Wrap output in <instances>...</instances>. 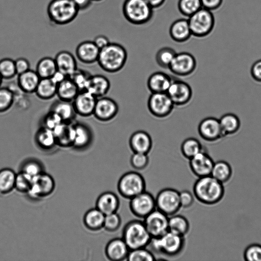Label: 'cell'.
<instances>
[{"mask_svg":"<svg viewBox=\"0 0 261 261\" xmlns=\"http://www.w3.org/2000/svg\"><path fill=\"white\" fill-rule=\"evenodd\" d=\"M224 192L223 184L211 175L198 177L193 186L194 197L206 205L218 203L223 198Z\"/></svg>","mask_w":261,"mask_h":261,"instance_id":"cell-1","label":"cell"},{"mask_svg":"<svg viewBox=\"0 0 261 261\" xmlns=\"http://www.w3.org/2000/svg\"><path fill=\"white\" fill-rule=\"evenodd\" d=\"M127 58V51L123 46L117 43L110 42L100 49L97 62L104 71L115 73L122 69Z\"/></svg>","mask_w":261,"mask_h":261,"instance_id":"cell-2","label":"cell"},{"mask_svg":"<svg viewBox=\"0 0 261 261\" xmlns=\"http://www.w3.org/2000/svg\"><path fill=\"white\" fill-rule=\"evenodd\" d=\"M79 10L72 0H51L47 7V13L51 23L63 25L72 22Z\"/></svg>","mask_w":261,"mask_h":261,"instance_id":"cell-3","label":"cell"},{"mask_svg":"<svg viewBox=\"0 0 261 261\" xmlns=\"http://www.w3.org/2000/svg\"><path fill=\"white\" fill-rule=\"evenodd\" d=\"M184 245V237L169 231L161 237L151 238L148 245L154 252L170 257L179 254Z\"/></svg>","mask_w":261,"mask_h":261,"instance_id":"cell-4","label":"cell"},{"mask_svg":"<svg viewBox=\"0 0 261 261\" xmlns=\"http://www.w3.org/2000/svg\"><path fill=\"white\" fill-rule=\"evenodd\" d=\"M122 13L128 22L139 25L150 21L153 17V9L146 0H124Z\"/></svg>","mask_w":261,"mask_h":261,"instance_id":"cell-5","label":"cell"},{"mask_svg":"<svg viewBox=\"0 0 261 261\" xmlns=\"http://www.w3.org/2000/svg\"><path fill=\"white\" fill-rule=\"evenodd\" d=\"M122 238L129 250H133L146 247L151 237L143 221L134 220L128 222L124 227Z\"/></svg>","mask_w":261,"mask_h":261,"instance_id":"cell-6","label":"cell"},{"mask_svg":"<svg viewBox=\"0 0 261 261\" xmlns=\"http://www.w3.org/2000/svg\"><path fill=\"white\" fill-rule=\"evenodd\" d=\"M188 18L192 35L203 38L208 35L215 25V18L211 11L201 8Z\"/></svg>","mask_w":261,"mask_h":261,"instance_id":"cell-7","label":"cell"},{"mask_svg":"<svg viewBox=\"0 0 261 261\" xmlns=\"http://www.w3.org/2000/svg\"><path fill=\"white\" fill-rule=\"evenodd\" d=\"M146 182L139 172L129 171L123 174L117 183V190L123 197L130 199L145 190Z\"/></svg>","mask_w":261,"mask_h":261,"instance_id":"cell-8","label":"cell"},{"mask_svg":"<svg viewBox=\"0 0 261 261\" xmlns=\"http://www.w3.org/2000/svg\"><path fill=\"white\" fill-rule=\"evenodd\" d=\"M179 192L173 188H165L158 193L155 199L156 208L169 217L176 213L181 208Z\"/></svg>","mask_w":261,"mask_h":261,"instance_id":"cell-9","label":"cell"},{"mask_svg":"<svg viewBox=\"0 0 261 261\" xmlns=\"http://www.w3.org/2000/svg\"><path fill=\"white\" fill-rule=\"evenodd\" d=\"M174 106L167 93H151L147 101V107L151 114L160 118L169 116Z\"/></svg>","mask_w":261,"mask_h":261,"instance_id":"cell-10","label":"cell"},{"mask_svg":"<svg viewBox=\"0 0 261 261\" xmlns=\"http://www.w3.org/2000/svg\"><path fill=\"white\" fill-rule=\"evenodd\" d=\"M129 206L133 215L143 219L156 209L155 199L151 193L145 190L129 199Z\"/></svg>","mask_w":261,"mask_h":261,"instance_id":"cell-11","label":"cell"},{"mask_svg":"<svg viewBox=\"0 0 261 261\" xmlns=\"http://www.w3.org/2000/svg\"><path fill=\"white\" fill-rule=\"evenodd\" d=\"M168 216L156 208L145 217L143 221L151 238H155L168 231Z\"/></svg>","mask_w":261,"mask_h":261,"instance_id":"cell-12","label":"cell"},{"mask_svg":"<svg viewBox=\"0 0 261 261\" xmlns=\"http://www.w3.org/2000/svg\"><path fill=\"white\" fill-rule=\"evenodd\" d=\"M195 57L188 52L176 53L168 69L178 76H188L192 74L196 68Z\"/></svg>","mask_w":261,"mask_h":261,"instance_id":"cell-13","label":"cell"},{"mask_svg":"<svg viewBox=\"0 0 261 261\" xmlns=\"http://www.w3.org/2000/svg\"><path fill=\"white\" fill-rule=\"evenodd\" d=\"M55 184L53 178L44 172L33 178L31 187L27 193L34 199L49 195L54 191Z\"/></svg>","mask_w":261,"mask_h":261,"instance_id":"cell-14","label":"cell"},{"mask_svg":"<svg viewBox=\"0 0 261 261\" xmlns=\"http://www.w3.org/2000/svg\"><path fill=\"white\" fill-rule=\"evenodd\" d=\"M175 106H181L190 102L192 97V90L187 83L180 80L172 79L167 91Z\"/></svg>","mask_w":261,"mask_h":261,"instance_id":"cell-15","label":"cell"},{"mask_svg":"<svg viewBox=\"0 0 261 261\" xmlns=\"http://www.w3.org/2000/svg\"><path fill=\"white\" fill-rule=\"evenodd\" d=\"M198 132L201 138L210 142L218 141L224 137L219 119L214 117L202 119L198 124Z\"/></svg>","mask_w":261,"mask_h":261,"instance_id":"cell-16","label":"cell"},{"mask_svg":"<svg viewBox=\"0 0 261 261\" xmlns=\"http://www.w3.org/2000/svg\"><path fill=\"white\" fill-rule=\"evenodd\" d=\"M119 107L112 98L102 96L97 99L93 115L98 120L108 122L117 115Z\"/></svg>","mask_w":261,"mask_h":261,"instance_id":"cell-17","label":"cell"},{"mask_svg":"<svg viewBox=\"0 0 261 261\" xmlns=\"http://www.w3.org/2000/svg\"><path fill=\"white\" fill-rule=\"evenodd\" d=\"M189 160L190 168L196 176L211 175L214 162L206 152L203 150Z\"/></svg>","mask_w":261,"mask_h":261,"instance_id":"cell-18","label":"cell"},{"mask_svg":"<svg viewBox=\"0 0 261 261\" xmlns=\"http://www.w3.org/2000/svg\"><path fill=\"white\" fill-rule=\"evenodd\" d=\"M97 99L86 90L80 91L72 101L76 114L83 117L93 115Z\"/></svg>","mask_w":261,"mask_h":261,"instance_id":"cell-19","label":"cell"},{"mask_svg":"<svg viewBox=\"0 0 261 261\" xmlns=\"http://www.w3.org/2000/svg\"><path fill=\"white\" fill-rule=\"evenodd\" d=\"M129 249L123 239L119 238L110 240L105 248V254L112 261L126 260Z\"/></svg>","mask_w":261,"mask_h":261,"instance_id":"cell-20","label":"cell"},{"mask_svg":"<svg viewBox=\"0 0 261 261\" xmlns=\"http://www.w3.org/2000/svg\"><path fill=\"white\" fill-rule=\"evenodd\" d=\"M73 140L72 147L83 149L89 146L93 140L90 127L82 122L73 123Z\"/></svg>","mask_w":261,"mask_h":261,"instance_id":"cell-21","label":"cell"},{"mask_svg":"<svg viewBox=\"0 0 261 261\" xmlns=\"http://www.w3.org/2000/svg\"><path fill=\"white\" fill-rule=\"evenodd\" d=\"M129 145L133 152L148 154L151 149L152 141L148 133L140 130L132 134L129 139Z\"/></svg>","mask_w":261,"mask_h":261,"instance_id":"cell-22","label":"cell"},{"mask_svg":"<svg viewBox=\"0 0 261 261\" xmlns=\"http://www.w3.org/2000/svg\"><path fill=\"white\" fill-rule=\"evenodd\" d=\"M100 49L92 41H85L80 43L75 50L77 58L82 63L92 64L97 62Z\"/></svg>","mask_w":261,"mask_h":261,"instance_id":"cell-23","label":"cell"},{"mask_svg":"<svg viewBox=\"0 0 261 261\" xmlns=\"http://www.w3.org/2000/svg\"><path fill=\"white\" fill-rule=\"evenodd\" d=\"M171 38L176 42L183 43L192 36L188 18H179L173 21L169 30Z\"/></svg>","mask_w":261,"mask_h":261,"instance_id":"cell-24","label":"cell"},{"mask_svg":"<svg viewBox=\"0 0 261 261\" xmlns=\"http://www.w3.org/2000/svg\"><path fill=\"white\" fill-rule=\"evenodd\" d=\"M110 86V82L105 76L101 74L91 75L85 90L98 98L105 96L109 92Z\"/></svg>","mask_w":261,"mask_h":261,"instance_id":"cell-25","label":"cell"},{"mask_svg":"<svg viewBox=\"0 0 261 261\" xmlns=\"http://www.w3.org/2000/svg\"><path fill=\"white\" fill-rule=\"evenodd\" d=\"M57 145L72 147L73 140V122H62L53 129Z\"/></svg>","mask_w":261,"mask_h":261,"instance_id":"cell-26","label":"cell"},{"mask_svg":"<svg viewBox=\"0 0 261 261\" xmlns=\"http://www.w3.org/2000/svg\"><path fill=\"white\" fill-rule=\"evenodd\" d=\"M172 80L168 74L163 72H155L149 76L147 86L151 93H166Z\"/></svg>","mask_w":261,"mask_h":261,"instance_id":"cell-27","label":"cell"},{"mask_svg":"<svg viewBox=\"0 0 261 261\" xmlns=\"http://www.w3.org/2000/svg\"><path fill=\"white\" fill-rule=\"evenodd\" d=\"M120 204L117 195L112 192H105L98 197L96 207L105 215L117 212Z\"/></svg>","mask_w":261,"mask_h":261,"instance_id":"cell-28","label":"cell"},{"mask_svg":"<svg viewBox=\"0 0 261 261\" xmlns=\"http://www.w3.org/2000/svg\"><path fill=\"white\" fill-rule=\"evenodd\" d=\"M57 69L67 76L71 75L77 69V63L74 56L67 51L59 52L55 58Z\"/></svg>","mask_w":261,"mask_h":261,"instance_id":"cell-29","label":"cell"},{"mask_svg":"<svg viewBox=\"0 0 261 261\" xmlns=\"http://www.w3.org/2000/svg\"><path fill=\"white\" fill-rule=\"evenodd\" d=\"M41 78L36 71L31 69L18 75L17 85L24 93H35Z\"/></svg>","mask_w":261,"mask_h":261,"instance_id":"cell-30","label":"cell"},{"mask_svg":"<svg viewBox=\"0 0 261 261\" xmlns=\"http://www.w3.org/2000/svg\"><path fill=\"white\" fill-rule=\"evenodd\" d=\"M50 110L56 113L65 122H73L77 115L72 101L59 99L51 105Z\"/></svg>","mask_w":261,"mask_h":261,"instance_id":"cell-31","label":"cell"},{"mask_svg":"<svg viewBox=\"0 0 261 261\" xmlns=\"http://www.w3.org/2000/svg\"><path fill=\"white\" fill-rule=\"evenodd\" d=\"M80 91L73 81L67 76L57 85L56 95L60 100L72 101Z\"/></svg>","mask_w":261,"mask_h":261,"instance_id":"cell-32","label":"cell"},{"mask_svg":"<svg viewBox=\"0 0 261 261\" xmlns=\"http://www.w3.org/2000/svg\"><path fill=\"white\" fill-rule=\"evenodd\" d=\"M36 143L44 150H49L57 145L53 130L41 126L35 136Z\"/></svg>","mask_w":261,"mask_h":261,"instance_id":"cell-33","label":"cell"},{"mask_svg":"<svg viewBox=\"0 0 261 261\" xmlns=\"http://www.w3.org/2000/svg\"><path fill=\"white\" fill-rule=\"evenodd\" d=\"M219 119L224 137L236 134L240 128V119L234 114L226 113Z\"/></svg>","mask_w":261,"mask_h":261,"instance_id":"cell-34","label":"cell"},{"mask_svg":"<svg viewBox=\"0 0 261 261\" xmlns=\"http://www.w3.org/2000/svg\"><path fill=\"white\" fill-rule=\"evenodd\" d=\"M57 84L51 78L41 79L35 93L43 100L53 98L57 94Z\"/></svg>","mask_w":261,"mask_h":261,"instance_id":"cell-35","label":"cell"},{"mask_svg":"<svg viewBox=\"0 0 261 261\" xmlns=\"http://www.w3.org/2000/svg\"><path fill=\"white\" fill-rule=\"evenodd\" d=\"M105 215L96 207L89 210L85 215L84 222L89 229L97 231L103 228Z\"/></svg>","mask_w":261,"mask_h":261,"instance_id":"cell-36","label":"cell"},{"mask_svg":"<svg viewBox=\"0 0 261 261\" xmlns=\"http://www.w3.org/2000/svg\"><path fill=\"white\" fill-rule=\"evenodd\" d=\"M189 229V221L184 216L175 214L169 217L168 231L184 237Z\"/></svg>","mask_w":261,"mask_h":261,"instance_id":"cell-37","label":"cell"},{"mask_svg":"<svg viewBox=\"0 0 261 261\" xmlns=\"http://www.w3.org/2000/svg\"><path fill=\"white\" fill-rule=\"evenodd\" d=\"M232 169L230 164L224 161L214 162L211 175L216 179L224 184L231 177Z\"/></svg>","mask_w":261,"mask_h":261,"instance_id":"cell-38","label":"cell"},{"mask_svg":"<svg viewBox=\"0 0 261 261\" xmlns=\"http://www.w3.org/2000/svg\"><path fill=\"white\" fill-rule=\"evenodd\" d=\"M16 174L9 168L0 170V194L6 195L15 189Z\"/></svg>","mask_w":261,"mask_h":261,"instance_id":"cell-39","label":"cell"},{"mask_svg":"<svg viewBox=\"0 0 261 261\" xmlns=\"http://www.w3.org/2000/svg\"><path fill=\"white\" fill-rule=\"evenodd\" d=\"M57 70L55 59L46 57L38 61L36 71L41 79L50 78Z\"/></svg>","mask_w":261,"mask_h":261,"instance_id":"cell-40","label":"cell"},{"mask_svg":"<svg viewBox=\"0 0 261 261\" xmlns=\"http://www.w3.org/2000/svg\"><path fill=\"white\" fill-rule=\"evenodd\" d=\"M203 150L200 142L196 138L192 137L186 139L180 146L182 154L189 160Z\"/></svg>","mask_w":261,"mask_h":261,"instance_id":"cell-41","label":"cell"},{"mask_svg":"<svg viewBox=\"0 0 261 261\" xmlns=\"http://www.w3.org/2000/svg\"><path fill=\"white\" fill-rule=\"evenodd\" d=\"M176 54L175 50L171 47H162L155 55L156 62L161 67L168 69Z\"/></svg>","mask_w":261,"mask_h":261,"instance_id":"cell-42","label":"cell"},{"mask_svg":"<svg viewBox=\"0 0 261 261\" xmlns=\"http://www.w3.org/2000/svg\"><path fill=\"white\" fill-rule=\"evenodd\" d=\"M202 8L200 0H178L177 8L185 17L188 18Z\"/></svg>","mask_w":261,"mask_h":261,"instance_id":"cell-43","label":"cell"},{"mask_svg":"<svg viewBox=\"0 0 261 261\" xmlns=\"http://www.w3.org/2000/svg\"><path fill=\"white\" fill-rule=\"evenodd\" d=\"M153 254L146 247L129 250L126 260L129 261L155 260Z\"/></svg>","mask_w":261,"mask_h":261,"instance_id":"cell-44","label":"cell"},{"mask_svg":"<svg viewBox=\"0 0 261 261\" xmlns=\"http://www.w3.org/2000/svg\"><path fill=\"white\" fill-rule=\"evenodd\" d=\"M14 100L13 92L9 88L0 87V113L8 111L12 107Z\"/></svg>","mask_w":261,"mask_h":261,"instance_id":"cell-45","label":"cell"},{"mask_svg":"<svg viewBox=\"0 0 261 261\" xmlns=\"http://www.w3.org/2000/svg\"><path fill=\"white\" fill-rule=\"evenodd\" d=\"M0 74L3 79H11L16 74L15 61L10 58L0 60Z\"/></svg>","mask_w":261,"mask_h":261,"instance_id":"cell-46","label":"cell"},{"mask_svg":"<svg viewBox=\"0 0 261 261\" xmlns=\"http://www.w3.org/2000/svg\"><path fill=\"white\" fill-rule=\"evenodd\" d=\"M32 180V177L21 171L16 174L15 189L20 192L27 193L31 187Z\"/></svg>","mask_w":261,"mask_h":261,"instance_id":"cell-47","label":"cell"},{"mask_svg":"<svg viewBox=\"0 0 261 261\" xmlns=\"http://www.w3.org/2000/svg\"><path fill=\"white\" fill-rule=\"evenodd\" d=\"M90 76L91 74L86 71L77 68L68 77L73 81L81 91L86 90Z\"/></svg>","mask_w":261,"mask_h":261,"instance_id":"cell-48","label":"cell"},{"mask_svg":"<svg viewBox=\"0 0 261 261\" xmlns=\"http://www.w3.org/2000/svg\"><path fill=\"white\" fill-rule=\"evenodd\" d=\"M121 224V217L115 212L105 215L103 228L107 231L114 232L119 228Z\"/></svg>","mask_w":261,"mask_h":261,"instance_id":"cell-49","label":"cell"},{"mask_svg":"<svg viewBox=\"0 0 261 261\" xmlns=\"http://www.w3.org/2000/svg\"><path fill=\"white\" fill-rule=\"evenodd\" d=\"M130 162L133 168L137 170H143L149 163L148 154L134 152L130 157Z\"/></svg>","mask_w":261,"mask_h":261,"instance_id":"cell-50","label":"cell"},{"mask_svg":"<svg viewBox=\"0 0 261 261\" xmlns=\"http://www.w3.org/2000/svg\"><path fill=\"white\" fill-rule=\"evenodd\" d=\"M21 171L33 178L43 172L42 165L34 160L27 161L23 165Z\"/></svg>","mask_w":261,"mask_h":261,"instance_id":"cell-51","label":"cell"},{"mask_svg":"<svg viewBox=\"0 0 261 261\" xmlns=\"http://www.w3.org/2000/svg\"><path fill=\"white\" fill-rule=\"evenodd\" d=\"M244 258L247 261H261V245L253 244L248 246L244 251Z\"/></svg>","mask_w":261,"mask_h":261,"instance_id":"cell-52","label":"cell"},{"mask_svg":"<svg viewBox=\"0 0 261 261\" xmlns=\"http://www.w3.org/2000/svg\"><path fill=\"white\" fill-rule=\"evenodd\" d=\"M62 122L64 121L59 115L50 110L44 117L42 126L53 130Z\"/></svg>","mask_w":261,"mask_h":261,"instance_id":"cell-53","label":"cell"},{"mask_svg":"<svg viewBox=\"0 0 261 261\" xmlns=\"http://www.w3.org/2000/svg\"><path fill=\"white\" fill-rule=\"evenodd\" d=\"M179 198L180 207L184 208L191 207L194 202V195L188 190L179 192Z\"/></svg>","mask_w":261,"mask_h":261,"instance_id":"cell-54","label":"cell"},{"mask_svg":"<svg viewBox=\"0 0 261 261\" xmlns=\"http://www.w3.org/2000/svg\"><path fill=\"white\" fill-rule=\"evenodd\" d=\"M15 65L17 75L30 69L29 61L23 58H19L15 60Z\"/></svg>","mask_w":261,"mask_h":261,"instance_id":"cell-55","label":"cell"},{"mask_svg":"<svg viewBox=\"0 0 261 261\" xmlns=\"http://www.w3.org/2000/svg\"><path fill=\"white\" fill-rule=\"evenodd\" d=\"M250 73L255 81L261 83V59L255 61L253 64Z\"/></svg>","mask_w":261,"mask_h":261,"instance_id":"cell-56","label":"cell"},{"mask_svg":"<svg viewBox=\"0 0 261 261\" xmlns=\"http://www.w3.org/2000/svg\"><path fill=\"white\" fill-rule=\"evenodd\" d=\"M200 2L202 8L212 11L221 6L223 0H200Z\"/></svg>","mask_w":261,"mask_h":261,"instance_id":"cell-57","label":"cell"},{"mask_svg":"<svg viewBox=\"0 0 261 261\" xmlns=\"http://www.w3.org/2000/svg\"><path fill=\"white\" fill-rule=\"evenodd\" d=\"M93 41L100 49L105 47L110 43L109 38L103 35L96 36Z\"/></svg>","mask_w":261,"mask_h":261,"instance_id":"cell-58","label":"cell"},{"mask_svg":"<svg viewBox=\"0 0 261 261\" xmlns=\"http://www.w3.org/2000/svg\"><path fill=\"white\" fill-rule=\"evenodd\" d=\"M79 11H84L89 9L92 5V0H72Z\"/></svg>","mask_w":261,"mask_h":261,"instance_id":"cell-59","label":"cell"},{"mask_svg":"<svg viewBox=\"0 0 261 261\" xmlns=\"http://www.w3.org/2000/svg\"><path fill=\"white\" fill-rule=\"evenodd\" d=\"M67 77L64 73L57 70L50 78L58 85Z\"/></svg>","mask_w":261,"mask_h":261,"instance_id":"cell-60","label":"cell"},{"mask_svg":"<svg viewBox=\"0 0 261 261\" xmlns=\"http://www.w3.org/2000/svg\"><path fill=\"white\" fill-rule=\"evenodd\" d=\"M150 7L153 9H157L162 7L166 0H146Z\"/></svg>","mask_w":261,"mask_h":261,"instance_id":"cell-61","label":"cell"},{"mask_svg":"<svg viewBox=\"0 0 261 261\" xmlns=\"http://www.w3.org/2000/svg\"><path fill=\"white\" fill-rule=\"evenodd\" d=\"M3 79V77H2L1 75L0 74V87L2 84Z\"/></svg>","mask_w":261,"mask_h":261,"instance_id":"cell-62","label":"cell"},{"mask_svg":"<svg viewBox=\"0 0 261 261\" xmlns=\"http://www.w3.org/2000/svg\"><path fill=\"white\" fill-rule=\"evenodd\" d=\"M93 2H100V1H101L102 0H92Z\"/></svg>","mask_w":261,"mask_h":261,"instance_id":"cell-63","label":"cell"}]
</instances>
